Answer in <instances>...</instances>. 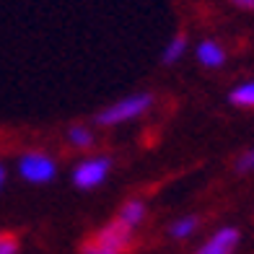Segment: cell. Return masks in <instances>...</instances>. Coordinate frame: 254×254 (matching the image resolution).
Masks as SVG:
<instances>
[{"mask_svg":"<svg viewBox=\"0 0 254 254\" xmlns=\"http://www.w3.org/2000/svg\"><path fill=\"white\" fill-rule=\"evenodd\" d=\"M194 55H197V63L205 65V67H221L226 63V50L218 42H213V39L200 42L197 50H194Z\"/></svg>","mask_w":254,"mask_h":254,"instance_id":"cell-6","label":"cell"},{"mask_svg":"<svg viewBox=\"0 0 254 254\" xmlns=\"http://www.w3.org/2000/svg\"><path fill=\"white\" fill-rule=\"evenodd\" d=\"M18 174L31 184H47L57 177V164L55 158L39 151H29L18 158Z\"/></svg>","mask_w":254,"mask_h":254,"instance_id":"cell-3","label":"cell"},{"mask_svg":"<svg viewBox=\"0 0 254 254\" xmlns=\"http://www.w3.org/2000/svg\"><path fill=\"white\" fill-rule=\"evenodd\" d=\"M109 169H112V161L107 156L83 158L73 169V184L78 190H96L99 184H104V179L109 177Z\"/></svg>","mask_w":254,"mask_h":254,"instance_id":"cell-4","label":"cell"},{"mask_svg":"<svg viewBox=\"0 0 254 254\" xmlns=\"http://www.w3.org/2000/svg\"><path fill=\"white\" fill-rule=\"evenodd\" d=\"M67 143H70L73 148L86 151V148L94 145V132H91L88 127H83V125H75V127H70V132H67Z\"/></svg>","mask_w":254,"mask_h":254,"instance_id":"cell-11","label":"cell"},{"mask_svg":"<svg viewBox=\"0 0 254 254\" xmlns=\"http://www.w3.org/2000/svg\"><path fill=\"white\" fill-rule=\"evenodd\" d=\"M0 254H18V241L8 234H0Z\"/></svg>","mask_w":254,"mask_h":254,"instance_id":"cell-13","label":"cell"},{"mask_svg":"<svg viewBox=\"0 0 254 254\" xmlns=\"http://www.w3.org/2000/svg\"><path fill=\"white\" fill-rule=\"evenodd\" d=\"M130 236H132L130 228H125L120 221H114L109 226H104L94 236V241H88L83 247V254H122L130 247Z\"/></svg>","mask_w":254,"mask_h":254,"instance_id":"cell-2","label":"cell"},{"mask_svg":"<svg viewBox=\"0 0 254 254\" xmlns=\"http://www.w3.org/2000/svg\"><path fill=\"white\" fill-rule=\"evenodd\" d=\"M239 239H241L239 228L223 226V228L213 231V234L200 244V249L194 252V254H234L236 247H239Z\"/></svg>","mask_w":254,"mask_h":254,"instance_id":"cell-5","label":"cell"},{"mask_svg":"<svg viewBox=\"0 0 254 254\" xmlns=\"http://www.w3.org/2000/svg\"><path fill=\"white\" fill-rule=\"evenodd\" d=\"M197 228H200V221H197V218H194V215H184V218H179V221L171 223L169 234H171V239L184 241V239H190Z\"/></svg>","mask_w":254,"mask_h":254,"instance_id":"cell-10","label":"cell"},{"mask_svg":"<svg viewBox=\"0 0 254 254\" xmlns=\"http://www.w3.org/2000/svg\"><path fill=\"white\" fill-rule=\"evenodd\" d=\"M236 171H241V174H249V171H254V148H249V151H244V153L239 156Z\"/></svg>","mask_w":254,"mask_h":254,"instance_id":"cell-12","label":"cell"},{"mask_svg":"<svg viewBox=\"0 0 254 254\" xmlns=\"http://www.w3.org/2000/svg\"><path fill=\"white\" fill-rule=\"evenodd\" d=\"M231 104L234 107H241V109H254V80H244L239 83L234 91H231Z\"/></svg>","mask_w":254,"mask_h":254,"instance_id":"cell-8","label":"cell"},{"mask_svg":"<svg viewBox=\"0 0 254 254\" xmlns=\"http://www.w3.org/2000/svg\"><path fill=\"white\" fill-rule=\"evenodd\" d=\"M117 221L125 226V228H137L143 221H145V202L143 200H127L122 207H120V215Z\"/></svg>","mask_w":254,"mask_h":254,"instance_id":"cell-7","label":"cell"},{"mask_svg":"<svg viewBox=\"0 0 254 254\" xmlns=\"http://www.w3.org/2000/svg\"><path fill=\"white\" fill-rule=\"evenodd\" d=\"M236 8H244V10H254V0H231Z\"/></svg>","mask_w":254,"mask_h":254,"instance_id":"cell-14","label":"cell"},{"mask_svg":"<svg viewBox=\"0 0 254 254\" xmlns=\"http://www.w3.org/2000/svg\"><path fill=\"white\" fill-rule=\"evenodd\" d=\"M153 107V96L151 94H130L120 101L109 104L107 109L99 112L96 122L101 127H114V125H125V122H132L137 117H143V114Z\"/></svg>","mask_w":254,"mask_h":254,"instance_id":"cell-1","label":"cell"},{"mask_svg":"<svg viewBox=\"0 0 254 254\" xmlns=\"http://www.w3.org/2000/svg\"><path fill=\"white\" fill-rule=\"evenodd\" d=\"M184 52H187V37H184V34H177V37L166 44V50L161 52V63L174 65V63H179L184 57Z\"/></svg>","mask_w":254,"mask_h":254,"instance_id":"cell-9","label":"cell"},{"mask_svg":"<svg viewBox=\"0 0 254 254\" xmlns=\"http://www.w3.org/2000/svg\"><path fill=\"white\" fill-rule=\"evenodd\" d=\"M3 184H5V166L0 164V190H3Z\"/></svg>","mask_w":254,"mask_h":254,"instance_id":"cell-15","label":"cell"}]
</instances>
